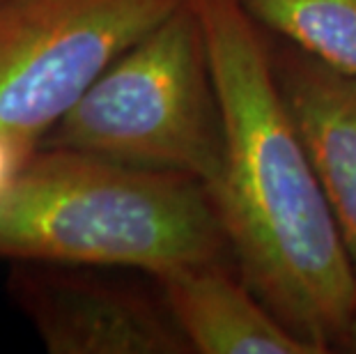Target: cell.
Masks as SVG:
<instances>
[{
    "label": "cell",
    "mask_w": 356,
    "mask_h": 354,
    "mask_svg": "<svg viewBox=\"0 0 356 354\" xmlns=\"http://www.w3.org/2000/svg\"><path fill=\"white\" fill-rule=\"evenodd\" d=\"M223 124L209 191L241 281L317 354L356 315V276L336 216L241 0H191Z\"/></svg>",
    "instance_id": "obj_1"
},
{
    "label": "cell",
    "mask_w": 356,
    "mask_h": 354,
    "mask_svg": "<svg viewBox=\"0 0 356 354\" xmlns=\"http://www.w3.org/2000/svg\"><path fill=\"white\" fill-rule=\"evenodd\" d=\"M225 244L198 179L67 147L37 150L0 198V258L161 276L216 262Z\"/></svg>",
    "instance_id": "obj_2"
},
{
    "label": "cell",
    "mask_w": 356,
    "mask_h": 354,
    "mask_svg": "<svg viewBox=\"0 0 356 354\" xmlns=\"http://www.w3.org/2000/svg\"><path fill=\"white\" fill-rule=\"evenodd\" d=\"M67 147L204 184L221 177L223 124L207 44L191 0L124 51L53 127Z\"/></svg>",
    "instance_id": "obj_3"
},
{
    "label": "cell",
    "mask_w": 356,
    "mask_h": 354,
    "mask_svg": "<svg viewBox=\"0 0 356 354\" xmlns=\"http://www.w3.org/2000/svg\"><path fill=\"white\" fill-rule=\"evenodd\" d=\"M186 0H0V129L44 138L115 60Z\"/></svg>",
    "instance_id": "obj_4"
},
{
    "label": "cell",
    "mask_w": 356,
    "mask_h": 354,
    "mask_svg": "<svg viewBox=\"0 0 356 354\" xmlns=\"http://www.w3.org/2000/svg\"><path fill=\"white\" fill-rule=\"evenodd\" d=\"M7 292L51 354L193 352L165 301L70 265L17 260Z\"/></svg>",
    "instance_id": "obj_5"
},
{
    "label": "cell",
    "mask_w": 356,
    "mask_h": 354,
    "mask_svg": "<svg viewBox=\"0 0 356 354\" xmlns=\"http://www.w3.org/2000/svg\"><path fill=\"white\" fill-rule=\"evenodd\" d=\"M278 86L320 177L356 276V77L315 56L287 54Z\"/></svg>",
    "instance_id": "obj_6"
},
{
    "label": "cell",
    "mask_w": 356,
    "mask_h": 354,
    "mask_svg": "<svg viewBox=\"0 0 356 354\" xmlns=\"http://www.w3.org/2000/svg\"><path fill=\"white\" fill-rule=\"evenodd\" d=\"M181 334L200 354H317L294 336L244 281L216 262L156 276Z\"/></svg>",
    "instance_id": "obj_7"
},
{
    "label": "cell",
    "mask_w": 356,
    "mask_h": 354,
    "mask_svg": "<svg viewBox=\"0 0 356 354\" xmlns=\"http://www.w3.org/2000/svg\"><path fill=\"white\" fill-rule=\"evenodd\" d=\"M257 26L356 77V0H241Z\"/></svg>",
    "instance_id": "obj_8"
},
{
    "label": "cell",
    "mask_w": 356,
    "mask_h": 354,
    "mask_svg": "<svg viewBox=\"0 0 356 354\" xmlns=\"http://www.w3.org/2000/svg\"><path fill=\"white\" fill-rule=\"evenodd\" d=\"M37 150L40 147L28 145L26 140L0 129V198L10 191L14 179L19 177V172L24 170V166Z\"/></svg>",
    "instance_id": "obj_9"
},
{
    "label": "cell",
    "mask_w": 356,
    "mask_h": 354,
    "mask_svg": "<svg viewBox=\"0 0 356 354\" xmlns=\"http://www.w3.org/2000/svg\"><path fill=\"white\" fill-rule=\"evenodd\" d=\"M338 345H343V350L356 354V315L352 318L350 327L345 329V334H343V338H340V343H338Z\"/></svg>",
    "instance_id": "obj_10"
}]
</instances>
